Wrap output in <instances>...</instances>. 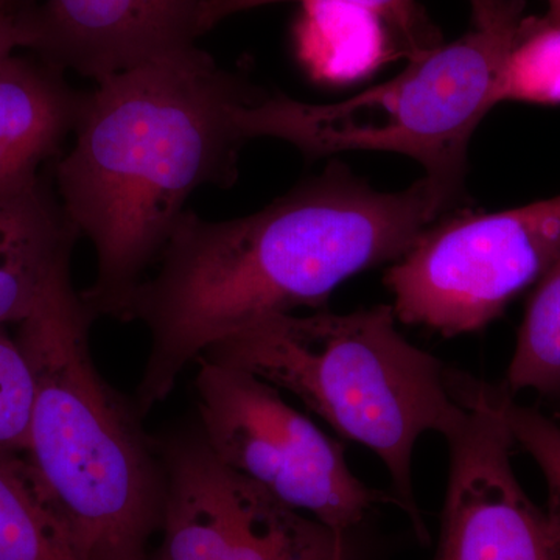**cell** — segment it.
<instances>
[{
  "label": "cell",
  "instance_id": "20",
  "mask_svg": "<svg viewBox=\"0 0 560 560\" xmlns=\"http://www.w3.org/2000/svg\"><path fill=\"white\" fill-rule=\"evenodd\" d=\"M475 28H488L525 14L523 0H469Z\"/></svg>",
  "mask_w": 560,
  "mask_h": 560
},
{
  "label": "cell",
  "instance_id": "6",
  "mask_svg": "<svg viewBox=\"0 0 560 560\" xmlns=\"http://www.w3.org/2000/svg\"><path fill=\"white\" fill-rule=\"evenodd\" d=\"M197 361L198 427L221 463L342 536H352L377 504L399 506L393 493L359 480L342 442L287 404L276 386Z\"/></svg>",
  "mask_w": 560,
  "mask_h": 560
},
{
  "label": "cell",
  "instance_id": "7",
  "mask_svg": "<svg viewBox=\"0 0 560 560\" xmlns=\"http://www.w3.org/2000/svg\"><path fill=\"white\" fill-rule=\"evenodd\" d=\"M560 254V195L434 223L385 276L397 319L453 338L485 329Z\"/></svg>",
  "mask_w": 560,
  "mask_h": 560
},
{
  "label": "cell",
  "instance_id": "15",
  "mask_svg": "<svg viewBox=\"0 0 560 560\" xmlns=\"http://www.w3.org/2000/svg\"><path fill=\"white\" fill-rule=\"evenodd\" d=\"M503 386L560 396V254L537 282Z\"/></svg>",
  "mask_w": 560,
  "mask_h": 560
},
{
  "label": "cell",
  "instance_id": "3",
  "mask_svg": "<svg viewBox=\"0 0 560 560\" xmlns=\"http://www.w3.org/2000/svg\"><path fill=\"white\" fill-rule=\"evenodd\" d=\"M92 320L69 267L18 324L36 383L22 456L81 560H149L164 517V459L136 404L95 368Z\"/></svg>",
  "mask_w": 560,
  "mask_h": 560
},
{
  "label": "cell",
  "instance_id": "16",
  "mask_svg": "<svg viewBox=\"0 0 560 560\" xmlns=\"http://www.w3.org/2000/svg\"><path fill=\"white\" fill-rule=\"evenodd\" d=\"M560 105V22L525 16L495 84V103Z\"/></svg>",
  "mask_w": 560,
  "mask_h": 560
},
{
  "label": "cell",
  "instance_id": "17",
  "mask_svg": "<svg viewBox=\"0 0 560 560\" xmlns=\"http://www.w3.org/2000/svg\"><path fill=\"white\" fill-rule=\"evenodd\" d=\"M278 2H341L370 10L385 22L393 38L410 58L441 44L440 33L420 9L418 0H206L201 14L202 35L234 14Z\"/></svg>",
  "mask_w": 560,
  "mask_h": 560
},
{
  "label": "cell",
  "instance_id": "4",
  "mask_svg": "<svg viewBox=\"0 0 560 560\" xmlns=\"http://www.w3.org/2000/svg\"><path fill=\"white\" fill-rule=\"evenodd\" d=\"M393 305L350 313L270 316L210 346L200 357L249 372L289 390L335 433L378 456L393 495L429 544L412 481L416 444L436 431L445 440L469 410L448 388V368L405 340Z\"/></svg>",
  "mask_w": 560,
  "mask_h": 560
},
{
  "label": "cell",
  "instance_id": "8",
  "mask_svg": "<svg viewBox=\"0 0 560 560\" xmlns=\"http://www.w3.org/2000/svg\"><path fill=\"white\" fill-rule=\"evenodd\" d=\"M158 442L167 495L162 540L149 560H361L352 536L221 463L200 427Z\"/></svg>",
  "mask_w": 560,
  "mask_h": 560
},
{
  "label": "cell",
  "instance_id": "14",
  "mask_svg": "<svg viewBox=\"0 0 560 560\" xmlns=\"http://www.w3.org/2000/svg\"><path fill=\"white\" fill-rule=\"evenodd\" d=\"M0 560H81L27 460L0 452Z\"/></svg>",
  "mask_w": 560,
  "mask_h": 560
},
{
  "label": "cell",
  "instance_id": "12",
  "mask_svg": "<svg viewBox=\"0 0 560 560\" xmlns=\"http://www.w3.org/2000/svg\"><path fill=\"white\" fill-rule=\"evenodd\" d=\"M79 237L44 178L0 197V326L21 324L38 308L70 267Z\"/></svg>",
  "mask_w": 560,
  "mask_h": 560
},
{
  "label": "cell",
  "instance_id": "1",
  "mask_svg": "<svg viewBox=\"0 0 560 560\" xmlns=\"http://www.w3.org/2000/svg\"><path fill=\"white\" fill-rule=\"evenodd\" d=\"M455 198L433 180L381 191L341 164L241 219L179 217L156 275L131 302L150 331L140 415L167 399L180 372L217 342L296 308L323 311L346 280L396 261Z\"/></svg>",
  "mask_w": 560,
  "mask_h": 560
},
{
  "label": "cell",
  "instance_id": "21",
  "mask_svg": "<svg viewBox=\"0 0 560 560\" xmlns=\"http://www.w3.org/2000/svg\"><path fill=\"white\" fill-rule=\"evenodd\" d=\"M31 43L27 22L21 18L0 13V61L13 55L18 49H27Z\"/></svg>",
  "mask_w": 560,
  "mask_h": 560
},
{
  "label": "cell",
  "instance_id": "13",
  "mask_svg": "<svg viewBox=\"0 0 560 560\" xmlns=\"http://www.w3.org/2000/svg\"><path fill=\"white\" fill-rule=\"evenodd\" d=\"M385 22L366 9L341 2L304 3L296 27L301 57L329 79H355L388 57Z\"/></svg>",
  "mask_w": 560,
  "mask_h": 560
},
{
  "label": "cell",
  "instance_id": "2",
  "mask_svg": "<svg viewBox=\"0 0 560 560\" xmlns=\"http://www.w3.org/2000/svg\"><path fill=\"white\" fill-rule=\"evenodd\" d=\"M260 91L194 46L84 92L55 179L70 223L94 246L95 279L80 293L92 318L130 323L191 194L234 186L246 142L237 113Z\"/></svg>",
  "mask_w": 560,
  "mask_h": 560
},
{
  "label": "cell",
  "instance_id": "23",
  "mask_svg": "<svg viewBox=\"0 0 560 560\" xmlns=\"http://www.w3.org/2000/svg\"><path fill=\"white\" fill-rule=\"evenodd\" d=\"M548 2V13L545 16L548 20L560 22V0H547Z\"/></svg>",
  "mask_w": 560,
  "mask_h": 560
},
{
  "label": "cell",
  "instance_id": "19",
  "mask_svg": "<svg viewBox=\"0 0 560 560\" xmlns=\"http://www.w3.org/2000/svg\"><path fill=\"white\" fill-rule=\"evenodd\" d=\"M35 396L31 363L0 326V452L24 455Z\"/></svg>",
  "mask_w": 560,
  "mask_h": 560
},
{
  "label": "cell",
  "instance_id": "18",
  "mask_svg": "<svg viewBox=\"0 0 560 560\" xmlns=\"http://www.w3.org/2000/svg\"><path fill=\"white\" fill-rule=\"evenodd\" d=\"M489 389L514 444L528 453L544 474L548 489V512L560 525V427L534 408L515 401L503 385L489 383Z\"/></svg>",
  "mask_w": 560,
  "mask_h": 560
},
{
  "label": "cell",
  "instance_id": "5",
  "mask_svg": "<svg viewBox=\"0 0 560 560\" xmlns=\"http://www.w3.org/2000/svg\"><path fill=\"white\" fill-rule=\"evenodd\" d=\"M523 18L415 55L399 75L348 101L316 105L261 91L238 109V127L246 140H283L308 160L355 150L404 154L458 200L471 136L497 105V79Z\"/></svg>",
  "mask_w": 560,
  "mask_h": 560
},
{
  "label": "cell",
  "instance_id": "9",
  "mask_svg": "<svg viewBox=\"0 0 560 560\" xmlns=\"http://www.w3.org/2000/svg\"><path fill=\"white\" fill-rule=\"evenodd\" d=\"M448 388L469 410L448 438V481L433 560H560V525L517 480L514 445L489 383L447 372Z\"/></svg>",
  "mask_w": 560,
  "mask_h": 560
},
{
  "label": "cell",
  "instance_id": "10",
  "mask_svg": "<svg viewBox=\"0 0 560 560\" xmlns=\"http://www.w3.org/2000/svg\"><path fill=\"white\" fill-rule=\"evenodd\" d=\"M206 0H44L27 50L62 72L102 81L197 46Z\"/></svg>",
  "mask_w": 560,
  "mask_h": 560
},
{
  "label": "cell",
  "instance_id": "22",
  "mask_svg": "<svg viewBox=\"0 0 560 560\" xmlns=\"http://www.w3.org/2000/svg\"><path fill=\"white\" fill-rule=\"evenodd\" d=\"M36 5H38L36 0H0V13L27 20L28 14L36 9Z\"/></svg>",
  "mask_w": 560,
  "mask_h": 560
},
{
  "label": "cell",
  "instance_id": "11",
  "mask_svg": "<svg viewBox=\"0 0 560 560\" xmlns=\"http://www.w3.org/2000/svg\"><path fill=\"white\" fill-rule=\"evenodd\" d=\"M36 55L0 61V197L39 180V168L75 131L84 92Z\"/></svg>",
  "mask_w": 560,
  "mask_h": 560
}]
</instances>
